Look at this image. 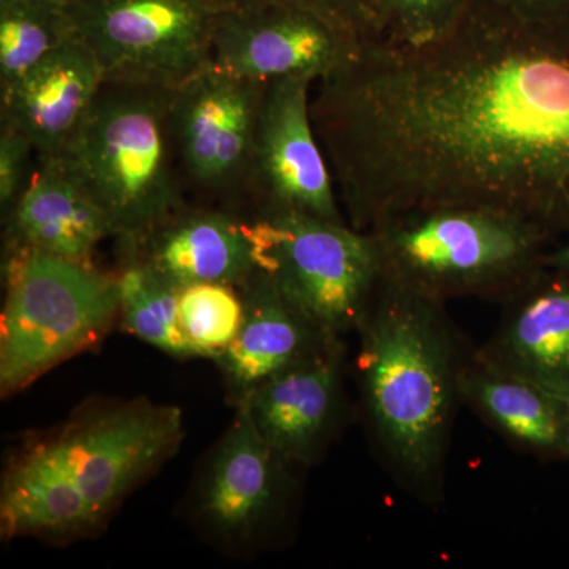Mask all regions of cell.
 I'll return each instance as SVG.
<instances>
[{
	"mask_svg": "<svg viewBox=\"0 0 569 569\" xmlns=\"http://www.w3.org/2000/svg\"><path fill=\"white\" fill-rule=\"evenodd\" d=\"M312 91L356 230L458 206L569 233V22L531 24L471 0L437 40L367 41Z\"/></svg>",
	"mask_w": 569,
	"mask_h": 569,
	"instance_id": "obj_1",
	"label": "cell"
},
{
	"mask_svg": "<svg viewBox=\"0 0 569 569\" xmlns=\"http://www.w3.org/2000/svg\"><path fill=\"white\" fill-rule=\"evenodd\" d=\"M356 356L370 432L391 477L425 501L443 500L463 350L443 302L381 280Z\"/></svg>",
	"mask_w": 569,
	"mask_h": 569,
	"instance_id": "obj_2",
	"label": "cell"
},
{
	"mask_svg": "<svg viewBox=\"0 0 569 569\" xmlns=\"http://www.w3.org/2000/svg\"><path fill=\"white\" fill-rule=\"evenodd\" d=\"M171 89L104 81L56 159L132 249L189 203L168 132Z\"/></svg>",
	"mask_w": 569,
	"mask_h": 569,
	"instance_id": "obj_3",
	"label": "cell"
},
{
	"mask_svg": "<svg viewBox=\"0 0 569 569\" xmlns=\"http://www.w3.org/2000/svg\"><path fill=\"white\" fill-rule=\"evenodd\" d=\"M385 279L438 302L505 299L545 266L553 238L537 224L478 208L413 209L370 228Z\"/></svg>",
	"mask_w": 569,
	"mask_h": 569,
	"instance_id": "obj_4",
	"label": "cell"
},
{
	"mask_svg": "<svg viewBox=\"0 0 569 569\" xmlns=\"http://www.w3.org/2000/svg\"><path fill=\"white\" fill-rule=\"evenodd\" d=\"M2 269L0 391L9 397L96 347L121 309L118 277L92 263L18 250Z\"/></svg>",
	"mask_w": 569,
	"mask_h": 569,
	"instance_id": "obj_5",
	"label": "cell"
},
{
	"mask_svg": "<svg viewBox=\"0 0 569 569\" xmlns=\"http://www.w3.org/2000/svg\"><path fill=\"white\" fill-rule=\"evenodd\" d=\"M258 271L326 335L358 331L383 280L372 234L295 211L250 216Z\"/></svg>",
	"mask_w": 569,
	"mask_h": 569,
	"instance_id": "obj_6",
	"label": "cell"
},
{
	"mask_svg": "<svg viewBox=\"0 0 569 569\" xmlns=\"http://www.w3.org/2000/svg\"><path fill=\"white\" fill-rule=\"evenodd\" d=\"M222 0H70L104 81L174 89L212 62Z\"/></svg>",
	"mask_w": 569,
	"mask_h": 569,
	"instance_id": "obj_7",
	"label": "cell"
},
{
	"mask_svg": "<svg viewBox=\"0 0 569 569\" xmlns=\"http://www.w3.org/2000/svg\"><path fill=\"white\" fill-rule=\"evenodd\" d=\"M266 82L209 63L171 89L168 132L189 203L250 208L254 127Z\"/></svg>",
	"mask_w": 569,
	"mask_h": 569,
	"instance_id": "obj_8",
	"label": "cell"
},
{
	"mask_svg": "<svg viewBox=\"0 0 569 569\" xmlns=\"http://www.w3.org/2000/svg\"><path fill=\"white\" fill-rule=\"evenodd\" d=\"M100 519L149 475L173 458L183 440L181 408L148 399L84 408L44 437Z\"/></svg>",
	"mask_w": 569,
	"mask_h": 569,
	"instance_id": "obj_9",
	"label": "cell"
},
{
	"mask_svg": "<svg viewBox=\"0 0 569 569\" xmlns=\"http://www.w3.org/2000/svg\"><path fill=\"white\" fill-rule=\"evenodd\" d=\"M309 78L266 82L254 127L250 209L348 223L313 129Z\"/></svg>",
	"mask_w": 569,
	"mask_h": 569,
	"instance_id": "obj_10",
	"label": "cell"
},
{
	"mask_svg": "<svg viewBox=\"0 0 569 569\" xmlns=\"http://www.w3.org/2000/svg\"><path fill=\"white\" fill-rule=\"evenodd\" d=\"M366 41L313 11L283 3H224L212 36V63L258 82L328 77Z\"/></svg>",
	"mask_w": 569,
	"mask_h": 569,
	"instance_id": "obj_11",
	"label": "cell"
},
{
	"mask_svg": "<svg viewBox=\"0 0 569 569\" xmlns=\"http://www.w3.org/2000/svg\"><path fill=\"white\" fill-rule=\"evenodd\" d=\"M204 463L193 497L198 523L228 545H252L282 516L287 462L258 432L244 407Z\"/></svg>",
	"mask_w": 569,
	"mask_h": 569,
	"instance_id": "obj_12",
	"label": "cell"
},
{
	"mask_svg": "<svg viewBox=\"0 0 569 569\" xmlns=\"http://www.w3.org/2000/svg\"><path fill=\"white\" fill-rule=\"evenodd\" d=\"M488 342L473 351L500 372L569 396V268L542 266L503 299Z\"/></svg>",
	"mask_w": 569,
	"mask_h": 569,
	"instance_id": "obj_13",
	"label": "cell"
},
{
	"mask_svg": "<svg viewBox=\"0 0 569 569\" xmlns=\"http://www.w3.org/2000/svg\"><path fill=\"white\" fill-rule=\"evenodd\" d=\"M343 353L342 339L336 340L239 403L287 462L310 466L331 440L342 407Z\"/></svg>",
	"mask_w": 569,
	"mask_h": 569,
	"instance_id": "obj_14",
	"label": "cell"
},
{
	"mask_svg": "<svg viewBox=\"0 0 569 569\" xmlns=\"http://www.w3.org/2000/svg\"><path fill=\"white\" fill-rule=\"evenodd\" d=\"M121 252L141 254L178 290L197 283L241 288L258 271L250 217L219 206L187 203Z\"/></svg>",
	"mask_w": 569,
	"mask_h": 569,
	"instance_id": "obj_15",
	"label": "cell"
},
{
	"mask_svg": "<svg viewBox=\"0 0 569 569\" xmlns=\"http://www.w3.org/2000/svg\"><path fill=\"white\" fill-rule=\"evenodd\" d=\"M103 82L96 56L77 37L0 88V126L26 134L37 157L58 156L91 110Z\"/></svg>",
	"mask_w": 569,
	"mask_h": 569,
	"instance_id": "obj_16",
	"label": "cell"
},
{
	"mask_svg": "<svg viewBox=\"0 0 569 569\" xmlns=\"http://www.w3.org/2000/svg\"><path fill=\"white\" fill-rule=\"evenodd\" d=\"M239 290L244 299L241 328L230 347L213 359L222 370L234 406L269 378L340 340L321 331L261 271Z\"/></svg>",
	"mask_w": 569,
	"mask_h": 569,
	"instance_id": "obj_17",
	"label": "cell"
},
{
	"mask_svg": "<svg viewBox=\"0 0 569 569\" xmlns=\"http://www.w3.org/2000/svg\"><path fill=\"white\" fill-rule=\"evenodd\" d=\"M39 167L13 209L3 217V254L32 250L92 263L100 242L112 238L107 213L56 157Z\"/></svg>",
	"mask_w": 569,
	"mask_h": 569,
	"instance_id": "obj_18",
	"label": "cell"
},
{
	"mask_svg": "<svg viewBox=\"0 0 569 569\" xmlns=\"http://www.w3.org/2000/svg\"><path fill=\"white\" fill-rule=\"evenodd\" d=\"M102 523L44 438L33 440L7 467L0 490L3 538L70 541L93 533Z\"/></svg>",
	"mask_w": 569,
	"mask_h": 569,
	"instance_id": "obj_19",
	"label": "cell"
},
{
	"mask_svg": "<svg viewBox=\"0 0 569 569\" xmlns=\"http://www.w3.org/2000/svg\"><path fill=\"white\" fill-rule=\"evenodd\" d=\"M459 395L516 447L537 458L569 460L567 397L500 372L473 353L460 370Z\"/></svg>",
	"mask_w": 569,
	"mask_h": 569,
	"instance_id": "obj_20",
	"label": "cell"
},
{
	"mask_svg": "<svg viewBox=\"0 0 569 569\" xmlns=\"http://www.w3.org/2000/svg\"><path fill=\"white\" fill-rule=\"evenodd\" d=\"M116 272L119 288V320L130 335L174 358L198 353L179 328V290L156 271L141 254L121 252Z\"/></svg>",
	"mask_w": 569,
	"mask_h": 569,
	"instance_id": "obj_21",
	"label": "cell"
},
{
	"mask_svg": "<svg viewBox=\"0 0 569 569\" xmlns=\"http://www.w3.org/2000/svg\"><path fill=\"white\" fill-rule=\"evenodd\" d=\"M73 39L70 0L0 2V88Z\"/></svg>",
	"mask_w": 569,
	"mask_h": 569,
	"instance_id": "obj_22",
	"label": "cell"
},
{
	"mask_svg": "<svg viewBox=\"0 0 569 569\" xmlns=\"http://www.w3.org/2000/svg\"><path fill=\"white\" fill-rule=\"evenodd\" d=\"M178 318L198 358L217 359L241 328L244 299L233 284H190L179 290Z\"/></svg>",
	"mask_w": 569,
	"mask_h": 569,
	"instance_id": "obj_23",
	"label": "cell"
},
{
	"mask_svg": "<svg viewBox=\"0 0 569 569\" xmlns=\"http://www.w3.org/2000/svg\"><path fill=\"white\" fill-rule=\"evenodd\" d=\"M471 0H388L387 43L418 48L443 36Z\"/></svg>",
	"mask_w": 569,
	"mask_h": 569,
	"instance_id": "obj_24",
	"label": "cell"
},
{
	"mask_svg": "<svg viewBox=\"0 0 569 569\" xmlns=\"http://www.w3.org/2000/svg\"><path fill=\"white\" fill-rule=\"evenodd\" d=\"M228 6L283 3L321 14L359 39L383 40L388 28V0H222Z\"/></svg>",
	"mask_w": 569,
	"mask_h": 569,
	"instance_id": "obj_25",
	"label": "cell"
},
{
	"mask_svg": "<svg viewBox=\"0 0 569 569\" xmlns=\"http://www.w3.org/2000/svg\"><path fill=\"white\" fill-rule=\"evenodd\" d=\"M36 148L26 134L9 126H0V211L2 219L20 200L31 181Z\"/></svg>",
	"mask_w": 569,
	"mask_h": 569,
	"instance_id": "obj_26",
	"label": "cell"
},
{
	"mask_svg": "<svg viewBox=\"0 0 569 569\" xmlns=\"http://www.w3.org/2000/svg\"><path fill=\"white\" fill-rule=\"evenodd\" d=\"M509 17L531 24L569 22V0H482Z\"/></svg>",
	"mask_w": 569,
	"mask_h": 569,
	"instance_id": "obj_27",
	"label": "cell"
},
{
	"mask_svg": "<svg viewBox=\"0 0 569 569\" xmlns=\"http://www.w3.org/2000/svg\"><path fill=\"white\" fill-rule=\"evenodd\" d=\"M545 266L550 268H569V242L568 244L550 249L545 257Z\"/></svg>",
	"mask_w": 569,
	"mask_h": 569,
	"instance_id": "obj_28",
	"label": "cell"
},
{
	"mask_svg": "<svg viewBox=\"0 0 569 569\" xmlns=\"http://www.w3.org/2000/svg\"><path fill=\"white\" fill-rule=\"evenodd\" d=\"M567 402H568V410H569V396L567 397Z\"/></svg>",
	"mask_w": 569,
	"mask_h": 569,
	"instance_id": "obj_29",
	"label": "cell"
},
{
	"mask_svg": "<svg viewBox=\"0 0 569 569\" xmlns=\"http://www.w3.org/2000/svg\"><path fill=\"white\" fill-rule=\"evenodd\" d=\"M0 2H7V0H0Z\"/></svg>",
	"mask_w": 569,
	"mask_h": 569,
	"instance_id": "obj_30",
	"label": "cell"
}]
</instances>
